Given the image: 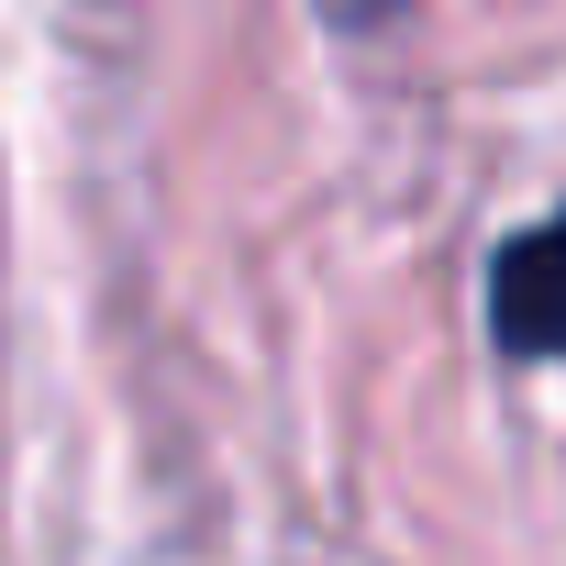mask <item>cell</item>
Here are the masks:
<instances>
[{"label":"cell","mask_w":566,"mask_h":566,"mask_svg":"<svg viewBox=\"0 0 566 566\" xmlns=\"http://www.w3.org/2000/svg\"><path fill=\"white\" fill-rule=\"evenodd\" d=\"M489 334L533 367H566V211L522 222L489 266Z\"/></svg>","instance_id":"cell-1"},{"label":"cell","mask_w":566,"mask_h":566,"mask_svg":"<svg viewBox=\"0 0 566 566\" xmlns=\"http://www.w3.org/2000/svg\"><path fill=\"white\" fill-rule=\"evenodd\" d=\"M312 12H323V23H345V34H378V23H400V12H411V0H312Z\"/></svg>","instance_id":"cell-2"}]
</instances>
